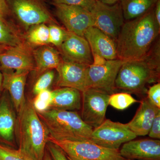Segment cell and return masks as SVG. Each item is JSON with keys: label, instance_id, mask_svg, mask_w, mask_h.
Here are the masks:
<instances>
[{"label": "cell", "instance_id": "cell-1", "mask_svg": "<svg viewBox=\"0 0 160 160\" xmlns=\"http://www.w3.org/2000/svg\"><path fill=\"white\" fill-rule=\"evenodd\" d=\"M154 8L133 19L125 21L116 41L118 59L134 61L146 57L159 34Z\"/></svg>", "mask_w": 160, "mask_h": 160}, {"label": "cell", "instance_id": "cell-2", "mask_svg": "<svg viewBox=\"0 0 160 160\" xmlns=\"http://www.w3.org/2000/svg\"><path fill=\"white\" fill-rule=\"evenodd\" d=\"M18 149L34 160H42L49 133L33 107L32 101L26 99L18 113L15 128Z\"/></svg>", "mask_w": 160, "mask_h": 160}, {"label": "cell", "instance_id": "cell-3", "mask_svg": "<svg viewBox=\"0 0 160 160\" xmlns=\"http://www.w3.org/2000/svg\"><path fill=\"white\" fill-rule=\"evenodd\" d=\"M158 48L152 52L151 49L144 58L126 62L122 65L115 81L116 90L142 94L147 85L159 80L160 50Z\"/></svg>", "mask_w": 160, "mask_h": 160}, {"label": "cell", "instance_id": "cell-4", "mask_svg": "<svg viewBox=\"0 0 160 160\" xmlns=\"http://www.w3.org/2000/svg\"><path fill=\"white\" fill-rule=\"evenodd\" d=\"M37 113L47 127L50 137L90 141L93 129L83 121L77 112L49 109Z\"/></svg>", "mask_w": 160, "mask_h": 160}, {"label": "cell", "instance_id": "cell-5", "mask_svg": "<svg viewBox=\"0 0 160 160\" xmlns=\"http://www.w3.org/2000/svg\"><path fill=\"white\" fill-rule=\"evenodd\" d=\"M10 15L24 29L39 24H57L46 0H6Z\"/></svg>", "mask_w": 160, "mask_h": 160}, {"label": "cell", "instance_id": "cell-6", "mask_svg": "<svg viewBox=\"0 0 160 160\" xmlns=\"http://www.w3.org/2000/svg\"><path fill=\"white\" fill-rule=\"evenodd\" d=\"M49 142L57 145L67 156L83 160H126L119 150L107 149L89 140L59 139L49 137Z\"/></svg>", "mask_w": 160, "mask_h": 160}, {"label": "cell", "instance_id": "cell-7", "mask_svg": "<svg viewBox=\"0 0 160 160\" xmlns=\"http://www.w3.org/2000/svg\"><path fill=\"white\" fill-rule=\"evenodd\" d=\"M93 63L87 73V88L105 92L109 95L116 93L115 81L120 68L126 62L116 59L108 60L92 55Z\"/></svg>", "mask_w": 160, "mask_h": 160}, {"label": "cell", "instance_id": "cell-8", "mask_svg": "<svg viewBox=\"0 0 160 160\" xmlns=\"http://www.w3.org/2000/svg\"><path fill=\"white\" fill-rule=\"evenodd\" d=\"M137 137L127 124L108 119L93 129L90 141L104 148L119 150L122 144L134 140Z\"/></svg>", "mask_w": 160, "mask_h": 160}, {"label": "cell", "instance_id": "cell-9", "mask_svg": "<svg viewBox=\"0 0 160 160\" xmlns=\"http://www.w3.org/2000/svg\"><path fill=\"white\" fill-rule=\"evenodd\" d=\"M110 95L92 88L82 92V115L83 121L93 129L98 127L106 119Z\"/></svg>", "mask_w": 160, "mask_h": 160}, {"label": "cell", "instance_id": "cell-10", "mask_svg": "<svg viewBox=\"0 0 160 160\" xmlns=\"http://www.w3.org/2000/svg\"><path fill=\"white\" fill-rule=\"evenodd\" d=\"M90 12L96 27L116 41L121 29L125 22L120 2L112 6L97 1Z\"/></svg>", "mask_w": 160, "mask_h": 160}, {"label": "cell", "instance_id": "cell-11", "mask_svg": "<svg viewBox=\"0 0 160 160\" xmlns=\"http://www.w3.org/2000/svg\"><path fill=\"white\" fill-rule=\"evenodd\" d=\"M33 49L25 41L17 46L6 47L0 53L1 71H33L35 67Z\"/></svg>", "mask_w": 160, "mask_h": 160}, {"label": "cell", "instance_id": "cell-12", "mask_svg": "<svg viewBox=\"0 0 160 160\" xmlns=\"http://www.w3.org/2000/svg\"><path fill=\"white\" fill-rule=\"evenodd\" d=\"M56 15L69 32L83 37L88 28L94 26L90 11L78 6L54 4Z\"/></svg>", "mask_w": 160, "mask_h": 160}, {"label": "cell", "instance_id": "cell-13", "mask_svg": "<svg viewBox=\"0 0 160 160\" xmlns=\"http://www.w3.org/2000/svg\"><path fill=\"white\" fill-rule=\"evenodd\" d=\"M89 66L62 59L56 70L58 72L57 86L85 91L87 88V73Z\"/></svg>", "mask_w": 160, "mask_h": 160}, {"label": "cell", "instance_id": "cell-14", "mask_svg": "<svg viewBox=\"0 0 160 160\" xmlns=\"http://www.w3.org/2000/svg\"><path fill=\"white\" fill-rule=\"evenodd\" d=\"M58 49L63 60L89 66L93 63L90 46L83 37L69 32L68 36Z\"/></svg>", "mask_w": 160, "mask_h": 160}, {"label": "cell", "instance_id": "cell-15", "mask_svg": "<svg viewBox=\"0 0 160 160\" xmlns=\"http://www.w3.org/2000/svg\"><path fill=\"white\" fill-rule=\"evenodd\" d=\"M119 152L127 160H160V141L154 139L131 140L124 143Z\"/></svg>", "mask_w": 160, "mask_h": 160}, {"label": "cell", "instance_id": "cell-16", "mask_svg": "<svg viewBox=\"0 0 160 160\" xmlns=\"http://www.w3.org/2000/svg\"><path fill=\"white\" fill-rule=\"evenodd\" d=\"M2 89L9 92L16 111L18 113L22 109L26 99L24 91L29 72L13 71H2Z\"/></svg>", "mask_w": 160, "mask_h": 160}, {"label": "cell", "instance_id": "cell-17", "mask_svg": "<svg viewBox=\"0 0 160 160\" xmlns=\"http://www.w3.org/2000/svg\"><path fill=\"white\" fill-rule=\"evenodd\" d=\"M84 37L90 46L92 55H97L105 59H118L116 41L92 26L85 32Z\"/></svg>", "mask_w": 160, "mask_h": 160}, {"label": "cell", "instance_id": "cell-18", "mask_svg": "<svg viewBox=\"0 0 160 160\" xmlns=\"http://www.w3.org/2000/svg\"><path fill=\"white\" fill-rule=\"evenodd\" d=\"M160 110L147 98L141 102L139 107L134 117L127 123L129 129L137 136H145L149 130L156 115Z\"/></svg>", "mask_w": 160, "mask_h": 160}, {"label": "cell", "instance_id": "cell-19", "mask_svg": "<svg viewBox=\"0 0 160 160\" xmlns=\"http://www.w3.org/2000/svg\"><path fill=\"white\" fill-rule=\"evenodd\" d=\"M10 98L3 94L0 99V141L14 146L17 118Z\"/></svg>", "mask_w": 160, "mask_h": 160}, {"label": "cell", "instance_id": "cell-20", "mask_svg": "<svg viewBox=\"0 0 160 160\" xmlns=\"http://www.w3.org/2000/svg\"><path fill=\"white\" fill-rule=\"evenodd\" d=\"M82 104V92L78 89L59 87L52 91L49 109L76 111L81 109Z\"/></svg>", "mask_w": 160, "mask_h": 160}, {"label": "cell", "instance_id": "cell-21", "mask_svg": "<svg viewBox=\"0 0 160 160\" xmlns=\"http://www.w3.org/2000/svg\"><path fill=\"white\" fill-rule=\"evenodd\" d=\"M35 65V77L38 78L48 70L56 69L62 60L59 51L49 45L33 49Z\"/></svg>", "mask_w": 160, "mask_h": 160}, {"label": "cell", "instance_id": "cell-22", "mask_svg": "<svg viewBox=\"0 0 160 160\" xmlns=\"http://www.w3.org/2000/svg\"><path fill=\"white\" fill-rule=\"evenodd\" d=\"M158 0H120L125 21L143 15L154 8Z\"/></svg>", "mask_w": 160, "mask_h": 160}, {"label": "cell", "instance_id": "cell-23", "mask_svg": "<svg viewBox=\"0 0 160 160\" xmlns=\"http://www.w3.org/2000/svg\"><path fill=\"white\" fill-rule=\"evenodd\" d=\"M24 41V35L18 28L6 18L0 17V45L11 47L17 46Z\"/></svg>", "mask_w": 160, "mask_h": 160}, {"label": "cell", "instance_id": "cell-24", "mask_svg": "<svg viewBox=\"0 0 160 160\" xmlns=\"http://www.w3.org/2000/svg\"><path fill=\"white\" fill-rule=\"evenodd\" d=\"M24 37L26 42L33 49L49 45L48 24L43 23L31 26L26 30Z\"/></svg>", "mask_w": 160, "mask_h": 160}, {"label": "cell", "instance_id": "cell-25", "mask_svg": "<svg viewBox=\"0 0 160 160\" xmlns=\"http://www.w3.org/2000/svg\"><path fill=\"white\" fill-rule=\"evenodd\" d=\"M138 101L134 98L130 93L122 92L110 95L109 105L118 110H123L128 108L132 104Z\"/></svg>", "mask_w": 160, "mask_h": 160}, {"label": "cell", "instance_id": "cell-26", "mask_svg": "<svg viewBox=\"0 0 160 160\" xmlns=\"http://www.w3.org/2000/svg\"><path fill=\"white\" fill-rule=\"evenodd\" d=\"M49 44L59 48L68 36L69 32L57 24L48 25Z\"/></svg>", "mask_w": 160, "mask_h": 160}, {"label": "cell", "instance_id": "cell-27", "mask_svg": "<svg viewBox=\"0 0 160 160\" xmlns=\"http://www.w3.org/2000/svg\"><path fill=\"white\" fill-rule=\"evenodd\" d=\"M55 72L53 70L45 72L38 77L32 88V93L36 95L41 92L49 89L54 80Z\"/></svg>", "mask_w": 160, "mask_h": 160}, {"label": "cell", "instance_id": "cell-28", "mask_svg": "<svg viewBox=\"0 0 160 160\" xmlns=\"http://www.w3.org/2000/svg\"><path fill=\"white\" fill-rule=\"evenodd\" d=\"M52 98V91L46 89L36 95L32 104L37 112H42L49 109Z\"/></svg>", "mask_w": 160, "mask_h": 160}, {"label": "cell", "instance_id": "cell-29", "mask_svg": "<svg viewBox=\"0 0 160 160\" xmlns=\"http://www.w3.org/2000/svg\"><path fill=\"white\" fill-rule=\"evenodd\" d=\"M0 160H34L19 149L0 144Z\"/></svg>", "mask_w": 160, "mask_h": 160}, {"label": "cell", "instance_id": "cell-30", "mask_svg": "<svg viewBox=\"0 0 160 160\" xmlns=\"http://www.w3.org/2000/svg\"><path fill=\"white\" fill-rule=\"evenodd\" d=\"M54 4L78 6L91 12L95 6L96 0H52Z\"/></svg>", "mask_w": 160, "mask_h": 160}, {"label": "cell", "instance_id": "cell-31", "mask_svg": "<svg viewBox=\"0 0 160 160\" xmlns=\"http://www.w3.org/2000/svg\"><path fill=\"white\" fill-rule=\"evenodd\" d=\"M46 148L52 160H69L64 151L54 143L48 142Z\"/></svg>", "mask_w": 160, "mask_h": 160}, {"label": "cell", "instance_id": "cell-32", "mask_svg": "<svg viewBox=\"0 0 160 160\" xmlns=\"http://www.w3.org/2000/svg\"><path fill=\"white\" fill-rule=\"evenodd\" d=\"M147 98L153 105L160 108V83L158 82L149 87Z\"/></svg>", "mask_w": 160, "mask_h": 160}, {"label": "cell", "instance_id": "cell-33", "mask_svg": "<svg viewBox=\"0 0 160 160\" xmlns=\"http://www.w3.org/2000/svg\"><path fill=\"white\" fill-rule=\"evenodd\" d=\"M148 135L151 138L160 139V110L156 115Z\"/></svg>", "mask_w": 160, "mask_h": 160}, {"label": "cell", "instance_id": "cell-34", "mask_svg": "<svg viewBox=\"0 0 160 160\" xmlns=\"http://www.w3.org/2000/svg\"><path fill=\"white\" fill-rule=\"evenodd\" d=\"M10 15L6 0H0V17L6 19Z\"/></svg>", "mask_w": 160, "mask_h": 160}, {"label": "cell", "instance_id": "cell-35", "mask_svg": "<svg viewBox=\"0 0 160 160\" xmlns=\"http://www.w3.org/2000/svg\"><path fill=\"white\" fill-rule=\"evenodd\" d=\"M153 9L156 20L158 25L160 27V0H158Z\"/></svg>", "mask_w": 160, "mask_h": 160}, {"label": "cell", "instance_id": "cell-36", "mask_svg": "<svg viewBox=\"0 0 160 160\" xmlns=\"http://www.w3.org/2000/svg\"><path fill=\"white\" fill-rule=\"evenodd\" d=\"M100 2L106 5L112 6L120 2V0H97Z\"/></svg>", "mask_w": 160, "mask_h": 160}, {"label": "cell", "instance_id": "cell-37", "mask_svg": "<svg viewBox=\"0 0 160 160\" xmlns=\"http://www.w3.org/2000/svg\"><path fill=\"white\" fill-rule=\"evenodd\" d=\"M6 46H2L0 45V53L5 49ZM2 71H1V67H0V95H1V92L2 90Z\"/></svg>", "mask_w": 160, "mask_h": 160}, {"label": "cell", "instance_id": "cell-38", "mask_svg": "<svg viewBox=\"0 0 160 160\" xmlns=\"http://www.w3.org/2000/svg\"><path fill=\"white\" fill-rule=\"evenodd\" d=\"M42 160H52L51 156L46 148L45 150V154H44Z\"/></svg>", "mask_w": 160, "mask_h": 160}, {"label": "cell", "instance_id": "cell-39", "mask_svg": "<svg viewBox=\"0 0 160 160\" xmlns=\"http://www.w3.org/2000/svg\"><path fill=\"white\" fill-rule=\"evenodd\" d=\"M67 158H68V159L69 160H83L81 159H78L75 158L69 157L67 156Z\"/></svg>", "mask_w": 160, "mask_h": 160}, {"label": "cell", "instance_id": "cell-40", "mask_svg": "<svg viewBox=\"0 0 160 160\" xmlns=\"http://www.w3.org/2000/svg\"></svg>", "mask_w": 160, "mask_h": 160}]
</instances>
